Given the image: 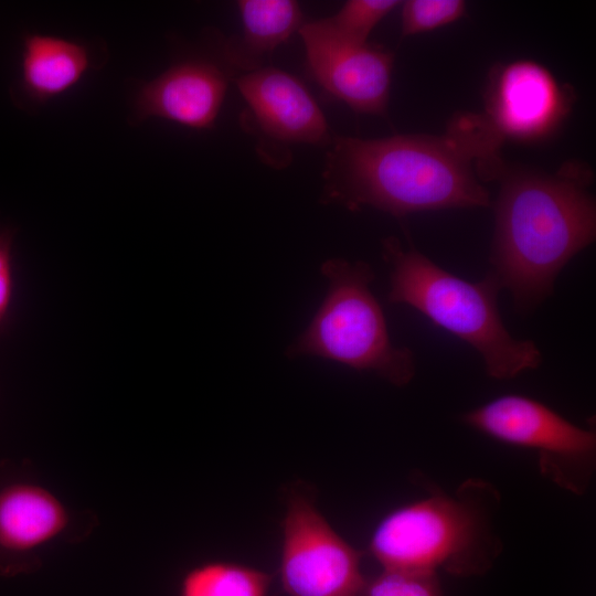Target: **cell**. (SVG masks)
Wrapping results in <instances>:
<instances>
[{"label":"cell","mask_w":596,"mask_h":596,"mask_svg":"<svg viewBox=\"0 0 596 596\" xmlns=\"http://www.w3.org/2000/svg\"><path fill=\"white\" fill-rule=\"evenodd\" d=\"M91 65L89 51L83 43L30 33L22 45L21 89L33 103L45 104L76 86Z\"/></svg>","instance_id":"obj_13"},{"label":"cell","mask_w":596,"mask_h":596,"mask_svg":"<svg viewBox=\"0 0 596 596\" xmlns=\"http://www.w3.org/2000/svg\"><path fill=\"white\" fill-rule=\"evenodd\" d=\"M361 596H444L438 574L390 571L365 579Z\"/></svg>","instance_id":"obj_18"},{"label":"cell","mask_w":596,"mask_h":596,"mask_svg":"<svg viewBox=\"0 0 596 596\" xmlns=\"http://www.w3.org/2000/svg\"><path fill=\"white\" fill-rule=\"evenodd\" d=\"M400 3L396 0H349L334 15L319 22L343 41L365 44L375 25Z\"/></svg>","instance_id":"obj_16"},{"label":"cell","mask_w":596,"mask_h":596,"mask_svg":"<svg viewBox=\"0 0 596 596\" xmlns=\"http://www.w3.org/2000/svg\"><path fill=\"white\" fill-rule=\"evenodd\" d=\"M247 104L251 126L258 137L260 153L272 146L294 143L329 145L332 140L326 117L305 84L276 67H260L236 78Z\"/></svg>","instance_id":"obj_10"},{"label":"cell","mask_w":596,"mask_h":596,"mask_svg":"<svg viewBox=\"0 0 596 596\" xmlns=\"http://www.w3.org/2000/svg\"><path fill=\"white\" fill-rule=\"evenodd\" d=\"M485 100L483 114L503 139L536 140L555 130L574 96L542 64L517 60L493 70Z\"/></svg>","instance_id":"obj_9"},{"label":"cell","mask_w":596,"mask_h":596,"mask_svg":"<svg viewBox=\"0 0 596 596\" xmlns=\"http://www.w3.org/2000/svg\"><path fill=\"white\" fill-rule=\"evenodd\" d=\"M500 505L496 486L468 478L453 493L433 491L389 512L374 528L369 552L382 570L486 575L503 550L494 525Z\"/></svg>","instance_id":"obj_3"},{"label":"cell","mask_w":596,"mask_h":596,"mask_svg":"<svg viewBox=\"0 0 596 596\" xmlns=\"http://www.w3.org/2000/svg\"><path fill=\"white\" fill-rule=\"evenodd\" d=\"M272 576L227 561H210L187 571L178 596H268Z\"/></svg>","instance_id":"obj_15"},{"label":"cell","mask_w":596,"mask_h":596,"mask_svg":"<svg viewBox=\"0 0 596 596\" xmlns=\"http://www.w3.org/2000/svg\"><path fill=\"white\" fill-rule=\"evenodd\" d=\"M310 74L332 97L361 114L387 109L394 56L379 46L355 44L329 33L319 22L298 30Z\"/></svg>","instance_id":"obj_8"},{"label":"cell","mask_w":596,"mask_h":596,"mask_svg":"<svg viewBox=\"0 0 596 596\" xmlns=\"http://www.w3.org/2000/svg\"><path fill=\"white\" fill-rule=\"evenodd\" d=\"M242 33L223 52L227 62L246 72L260 68L265 57L302 25L300 6L292 0L237 1Z\"/></svg>","instance_id":"obj_14"},{"label":"cell","mask_w":596,"mask_h":596,"mask_svg":"<svg viewBox=\"0 0 596 596\" xmlns=\"http://www.w3.org/2000/svg\"><path fill=\"white\" fill-rule=\"evenodd\" d=\"M466 12L462 0H408L402 4V35L428 32L450 24Z\"/></svg>","instance_id":"obj_17"},{"label":"cell","mask_w":596,"mask_h":596,"mask_svg":"<svg viewBox=\"0 0 596 596\" xmlns=\"http://www.w3.org/2000/svg\"><path fill=\"white\" fill-rule=\"evenodd\" d=\"M503 137L485 114L457 113L441 135L362 139L336 136L323 169L324 203L372 206L396 217L455 207H488L486 182L507 167Z\"/></svg>","instance_id":"obj_1"},{"label":"cell","mask_w":596,"mask_h":596,"mask_svg":"<svg viewBox=\"0 0 596 596\" xmlns=\"http://www.w3.org/2000/svg\"><path fill=\"white\" fill-rule=\"evenodd\" d=\"M467 426L499 441L529 448L542 476L557 487L584 494L596 468V433L545 404L522 395H502L461 416Z\"/></svg>","instance_id":"obj_6"},{"label":"cell","mask_w":596,"mask_h":596,"mask_svg":"<svg viewBox=\"0 0 596 596\" xmlns=\"http://www.w3.org/2000/svg\"><path fill=\"white\" fill-rule=\"evenodd\" d=\"M227 86L228 76L215 64L202 60L180 62L139 87L134 119L160 118L195 130L211 129Z\"/></svg>","instance_id":"obj_11"},{"label":"cell","mask_w":596,"mask_h":596,"mask_svg":"<svg viewBox=\"0 0 596 596\" xmlns=\"http://www.w3.org/2000/svg\"><path fill=\"white\" fill-rule=\"evenodd\" d=\"M361 553L347 542L298 487L283 520L279 574L288 596H361Z\"/></svg>","instance_id":"obj_7"},{"label":"cell","mask_w":596,"mask_h":596,"mask_svg":"<svg viewBox=\"0 0 596 596\" xmlns=\"http://www.w3.org/2000/svg\"><path fill=\"white\" fill-rule=\"evenodd\" d=\"M71 522L64 503L49 489L31 482L0 488V572L13 574L30 556L62 536Z\"/></svg>","instance_id":"obj_12"},{"label":"cell","mask_w":596,"mask_h":596,"mask_svg":"<svg viewBox=\"0 0 596 596\" xmlns=\"http://www.w3.org/2000/svg\"><path fill=\"white\" fill-rule=\"evenodd\" d=\"M382 255L391 266L389 301L416 309L471 345L488 376L509 380L542 364L538 345L515 339L505 328L498 308L501 287L490 272L480 281L465 280L393 236L383 241Z\"/></svg>","instance_id":"obj_4"},{"label":"cell","mask_w":596,"mask_h":596,"mask_svg":"<svg viewBox=\"0 0 596 596\" xmlns=\"http://www.w3.org/2000/svg\"><path fill=\"white\" fill-rule=\"evenodd\" d=\"M326 298L308 328L287 349V356L316 355L356 371L375 373L394 386L407 385L416 372L414 352L395 347L381 305L370 285L365 262L331 258L322 263Z\"/></svg>","instance_id":"obj_5"},{"label":"cell","mask_w":596,"mask_h":596,"mask_svg":"<svg viewBox=\"0 0 596 596\" xmlns=\"http://www.w3.org/2000/svg\"><path fill=\"white\" fill-rule=\"evenodd\" d=\"M12 234L0 232V324L4 320L12 297Z\"/></svg>","instance_id":"obj_19"},{"label":"cell","mask_w":596,"mask_h":596,"mask_svg":"<svg viewBox=\"0 0 596 596\" xmlns=\"http://www.w3.org/2000/svg\"><path fill=\"white\" fill-rule=\"evenodd\" d=\"M494 203L490 273L520 312L538 308L564 266L595 241L590 168L568 161L551 174L508 171Z\"/></svg>","instance_id":"obj_2"}]
</instances>
